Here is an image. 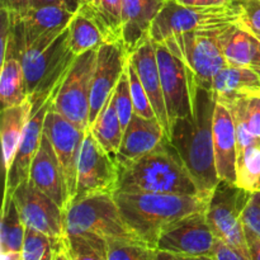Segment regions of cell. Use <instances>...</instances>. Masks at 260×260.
Masks as SVG:
<instances>
[{
	"label": "cell",
	"instance_id": "cell-30",
	"mask_svg": "<svg viewBox=\"0 0 260 260\" xmlns=\"http://www.w3.org/2000/svg\"><path fill=\"white\" fill-rule=\"evenodd\" d=\"M235 184L250 193L260 190V142L238 155Z\"/></svg>",
	"mask_w": 260,
	"mask_h": 260
},
{
	"label": "cell",
	"instance_id": "cell-18",
	"mask_svg": "<svg viewBox=\"0 0 260 260\" xmlns=\"http://www.w3.org/2000/svg\"><path fill=\"white\" fill-rule=\"evenodd\" d=\"M213 150L220 180L236 183L238 136L233 114L228 106L216 102L213 116Z\"/></svg>",
	"mask_w": 260,
	"mask_h": 260
},
{
	"label": "cell",
	"instance_id": "cell-43",
	"mask_svg": "<svg viewBox=\"0 0 260 260\" xmlns=\"http://www.w3.org/2000/svg\"><path fill=\"white\" fill-rule=\"evenodd\" d=\"M178 3L188 7H225V5H231L234 0H177Z\"/></svg>",
	"mask_w": 260,
	"mask_h": 260
},
{
	"label": "cell",
	"instance_id": "cell-25",
	"mask_svg": "<svg viewBox=\"0 0 260 260\" xmlns=\"http://www.w3.org/2000/svg\"><path fill=\"white\" fill-rule=\"evenodd\" d=\"M229 65L250 68L260 76V41L251 30L239 23L225 47Z\"/></svg>",
	"mask_w": 260,
	"mask_h": 260
},
{
	"label": "cell",
	"instance_id": "cell-24",
	"mask_svg": "<svg viewBox=\"0 0 260 260\" xmlns=\"http://www.w3.org/2000/svg\"><path fill=\"white\" fill-rule=\"evenodd\" d=\"M33 113V103L27 99L19 106L3 108L2 111V150L4 173L7 174L24 134L25 126Z\"/></svg>",
	"mask_w": 260,
	"mask_h": 260
},
{
	"label": "cell",
	"instance_id": "cell-49",
	"mask_svg": "<svg viewBox=\"0 0 260 260\" xmlns=\"http://www.w3.org/2000/svg\"><path fill=\"white\" fill-rule=\"evenodd\" d=\"M256 37H258V38H259V41H260V37H259V36H256Z\"/></svg>",
	"mask_w": 260,
	"mask_h": 260
},
{
	"label": "cell",
	"instance_id": "cell-34",
	"mask_svg": "<svg viewBox=\"0 0 260 260\" xmlns=\"http://www.w3.org/2000/svg\"><path fill=\"white\" fill-rule=\"evenodd\" d=\"M127 71H128L129 90H131L135 113L141 117H145V118H156V114H155L154 109H152L146 90H145L144 85H142L141 80H140L136 68L134 66L132 61L129 60V56L128 62H127Z\"/></svg>",
	"mask_w": 260,
	"mask_h": 260
},
{
	"label": "cell",
	"instance_id": "cell-44",
	"mask_svg": "<svg viewBox=\"0 0 260 260\" xmlns=\"http://www.w3.org/2000/svg\"><path fill=\"white\" fill-rule=\"evenodd\" d=\"M157 260H217L216 256L200 255V256H189V255H178V254L165 253V251L157 250Z\"/></svg>",
	"mask_w": 260,
	"mask_h": 260
},
{
	"label": "cell",
	"instance_id": "cell-47",
	"mask_svg": "<svg viewBox=\"0 0 260 260\" xmlns=\"http://www.w3.org/2000/svg\"><path fill=\"white\" fill-rule=\"evenodd\" d=\"M83 2H84V3H85V4H89V5H90V4H91V3H93V2H94V0H83Z\"/></svg>",
	"mask_w": 260,
	"mask_h": 260
},
{
	"label": "cell",
	"instance_id": "cell-46",
	"mask_svg": "<svg viewBox=\"0 0 260 260\" xmlns=\"http://www.w3.org/2000/svg\"><path fill=\"white\" fill-rule=\"evenodd\" d=\"M63 245H65V244H63ZM53 260H70V258H69V255H68V253H66V250H65V246H63V249H61V250L58 251L57 254H56L55 259H53Z\"/></svg>",
	"mask_w": 260,
	"mask_h": 260
},
{
	"label": "cell",
	"instance_id": "cell-13",
	"mask_svg": "<svg viewBox=\"0 0 260 260\" xmlns=\"http://www.w3.org/2000/svg\"><path fill=\"white\" fill-rule=\"evenodd\" d=\"M25 228L40 231L51 238L65 236V212L52 198L35 187L29 179L22 183L13 193Z\"/></svg>",
	"mask_w": 260,
	"mask_h": 260
},
{
	"label": "cell",
	"instance_id": "cell-31",
	"mask_svg": "<svg viewBox=\"0 0 260 260\" xmlns=\"http://www.w3.org/2000/svg\"><path fill=\"white\" fill-rule=\"evenodd\" d=\"M63 246V239L51 238L46 234L27 228L22 258L23 260H53Z\"/></svg>",
	"mask_w": 260,
	"mask_h": 260
},
{
	"label": "cell",
	"instance_id": "cell-41",
	"mask_svg": "<svg viewBox=\"0 0 260 260\" xmlns=\"http://www.w3.org/2000/svg\"><path fill=\"white\" fill-rule=\"evenodd\" d=\"M215 256L217 260H248L244 258L240 253L235 250L234 248L229 246L228 244L222 243L217 239V244H216V251Z\"/></svg>",
	"mask_w": 260,
	"mask_h": 260
},
{
	"label": "cell",
	"instance_id": "cell-35",
	"mask_svg": "<svg viewBox=\"0 0 260 260\" xmlns=\"http://www.w3.org/2000/svg\"><path fill=\"white\" fill-rule=\"evenodd\" d=\"M112 96H113V103L114 107H116L117 114H118L119 121H121V126L124 131L135 113L131 90H129V80L127 66L126 69H124L123 74H122L121 79H119L118 84H117L116 89H114L113 91V95Z\"/></svg>",
	"mask_w": 260,
	"mask_h": 260
},
{
	"label": "cell",
	"instance_id": "cell-45",
	"mask_svg": "<svg viewBox=\"0 0 260 260\" xmlns=\"http://www.w3.org/2000/svg\"><path fill=\"white\" fill-rule=\"evenodd\" d=\"M0 254H2V260H23L22 253H17V251H9V253Z\"/></svg>",
	"mask_w": 260,
	"mask_h": 260
},
{
	"label": "cell",
	"instance_id": "cell-28",
	"mask_svg": "<svg viewBox=\"0 0 260 260\" xmlns=\"http://www.w3.org/2000/svg\"><path fill=\"white\" fill-rule=\"evenodd\" d=\"M25 225L22 221L13 197L3 201L2 226H0V253H22L25 236Z\"/></svg>",
	"mask_w": 260,
	"mask_h": 260
},
{
	"label": "cell",
	"instance_id": "cell-23",
	"mask_svg": "<svg viewBox=\"0 0 260 260\" xmlns=\"http://www.w3.org/2000/svg\"><path fill=\"white\" fill-rule=\"evenodd\" d=\"M68 30L69 45L75 56L98 50L104 43L111 42L93 10L85 3L73 15Z\"/></svg>",
	"mask_w": 260,
	"mask_h": 260
},
{
	"label": "cell",
	"instance_id": "cell-19",
	"mask_svg": "<svg viewBox=\"0 0 260 260\" xmlns=\"http://www.w3.org/2000/svg\"><path fill=\"white\" fill-rule=\"evenodd\" d=\"M129 60L136 68L140 80H141L142 85L146 90L152 109L156 114L157 121L164 128L168 139H170V124L167 113V106H165L164 93H162L161 88V80H160L155 42H152L151 38H149L146 42L142 43L136 51H134L129 55Z\"/></svg>",
	"mask_w": 260,
	"mask_h": 260
},
{
	"label": "cell",
	"instance_id": "cell-33",
	"mask_svg": "<svg viewBox=\"0 0 260 260\" xmlns=\"http://www.w3.org/2000/svg\"><path fill=\"white\" fill-rule=\"evenodd\" d=\"M108 260H157V250L142 241L107 240Z\"/></svg>",
	"mask_w": 260,
	"mask_h": 260
},
{
	"label": "cell",
	"instance_id": "cell-14",
	"mask_svg": "<svg viewBox=\"0 0 260 260\" xmlns=\"http://www.w3.org/2000/svg\"><path fill=\"white\" fill-rule=\"evenodd\" d=\"M85 132L68 121L62 114L53 109V107L48 109L45 118L43 134L47 136L55 150L68 183L71 200L75 197L76 193L78 164Z\"/></svg>",
	"mask_w": 260,
	"mask_h": 260
},
{
	"label": "cell",
	"instance_id": "cell-1",
	"mask_svg": "<svg viewBox=\"0 0 260 260\" xmlns=\"http://www.w3.org/2000/svg\"><path fill=\"white\" fill-rule=\"evenodd\" d=\"M215 108L212 90L198 84L192 74V113L170 124L169 140L192 174L200 194L207 200L220 183L213 150Z\"/></svg>",
	"mask_w": 260,
	"mask_h": 260
},
{
	"label": "cell",
	"instance_id": "cell-11",
	"mask_svg": "<svg viewBox=\"0 0 260 260\" xmlns=\"http://www.w3.org/2000/svg\"><path fill=\"white\" fill-rule=\"evenodd\" d=\"M118 175L116 160L102 147L89 128L85 132L79 157L76 193L74 198L93 193H114Z\"/></svg>",
	"mask_w": 260,
	"mask_h": 260
},
{
	"label": "cell",
	"instance_id": "cell-6",
	"mask_svg": "<svg viewBox=\"0 0 260 260\" xmlns=\"http://www.w3.org/2000/svg\"><path fill=\"white\" fill-rule=\"evenodd\" d=\"M75 57L69 45L68 28L45 50L20 53L28 99L33 103V111L58 90Z\"/></svg>",
	"mask_w": 260,
	"mask_h": 260
},
{
	"label": "cell",
	"instance_id": "cell-40",
	"mask_svg": "<svg viewBox=\"0 0 260 260\" xmlns=\"http://www.w3.org/2000/svg\"><path fill=\"white\" fill-rule=\"evenodd\" d=\"M2 9L8 10L13 17H22L30 9V0H0Z\"/></svg>",
	"mask_w": 260,
	"mask_h": 260
},
{
	"label": "cell",
	"instance_id": "cell-8",
	"mask_svg": "<svg viewBox=\"0 0 260 260\" xmlns=\"http://www.w3.org/2000/svg\"><path fill=\"white\" fill-rule=\"evenodd\" d=\"M250 192L235 183L220 180L206 208V218L216 238L235 249L244 258L250 260L243 212L250 198Z\"/></svg>",
	"mask_w": 260,
	"mask_h": 260
},
{
	"label": "cell",
	"instance_id": "cell-15",
	"mask_svg": "<svg viewBox=\"0 0 260 260\" xmlns=\"http://www.w3.org/2000/svg\"><path fill=\"white\" fill-rule=\"evenodd\" d=\"M128 53L122 41L107 42L98 48L90 95L89 128L109 101L128 62Z\"/></svg>",
	"mask_w": 260,
	"mask_h": 260
},
{
	"label": "cell",
	"instance_id": "cell-26",
	"mask_svg": "<svg viewBox=\"0 0 260 260\" xmlns=\"http://www.w3.org/2000/svg\"><path fill=\"white\" fill-rule=\"evenodd\" d=\"M90 131L102 147L114 159L121 147L123 128L114 107L113 96L109 98L95 121L91 123Z\"/></svg>",
	"mask_w": 260,
	"mask_h": 260
},
{
	"label": "cell",
	"instance_id": "cell-5",
	"mask_svg": "<svg viewBox=\"0 0 260 260\" xmlns=\"http://www.w3.org/2000/svg\"><path fill=\"white\" fill-rule=\"evenodd\" d=\"M239 23L183 33L162 43L187 63L198 84L212 90L213 78L229 65L225 47Z\"/></svg>",
	"mask_w": 260,
	"mask_h": 260
},
{
	"label": "cell",
	"instance_id": "cell-21",
	"mask_svg": "<svg viewBox=\"0 0 260 260\" xmlns=\"http://www.w3.org/2000/svg\"><path fill=\"white\" fill-rule=\"evenodd\" d=\"M167 0H123L122 42L128 55L150 38L152 22Z\"/></svg>",
	"mask_w": 260,
	"mask_h": 260
},
{
	"label": "cell",
	"instance_id": "cell-37",
	"mask_svg": "<svg viewBox=\"0 0 260 260\" xmlns=\"http://www.w3.org/2000/svg\"><path fill=\"white\" fill-rule=\"evenodd\" d=\"M244 226L260 235V190L250 194L243 212Z\"/></svg>",
	"mask_w": 260,
	"mask_h": 260
},
{
	"label": "cell",
	"instance_id": "cell-3",
	"mask_svg": "<svg viewBox=\"0 0 260 260\" xmlns=\"http://www.w3.org/2000/svg\"><path fill=\"white\" fill-rule=\"evenodd\" d=\"M114 200L128 228L141 241L156 249L167 226L207 208L210 200L201 196L114 192Z\"/></svg>",
	"mask_w": 260,
	"mask_h": 260
},
{
	"label": "cell",
	"instance_id": "cell-38",
	"mask_svg": "<svg viewBox=\"0 0 260 260\" xmlns=\"http://www.w3.org/2000/svg\"><path fill=\"white\" fill-rule=\"evenodd\" d=\"M245 116L250 132L260 140V93L245 96Z\"/></svg>",
	"mask_w": 260,
	"mask_h": 260
},
{
	"label": "cell",
	"instance_id": "cell-17",
	"mask_svg": "<svg viewBox=\"0 0 260 260\" xmlns=\"http://www.w3.org/2000/svg\"><path fill=\"white\" fill-rule=\"evenodd\" d=\"M29 182L41 192L52 198L63 210L71 202L65 175L55 150L45 134L30 167Z\"/></svg>",
	"mask_w": 260,
	"mask_h": 260
},
{
	"label": "cell",
	"instance_id": "cell-7",
	"mask_svg": "<svg viewBox=\"0 0 260 260\" xmlns=\"http://www.w3.org/2000/svg\"><path fill=\"white\" fill-rule=\"evenodd\" d=\"M241 20V8L234 0L225 7H188L177 0H167L150 29V38L155 43L194 30L218 25L233 24Z\"/></svg>",
	"mask_w": 260,
	"mask_h": 260
},
{
	"label": "cell",
	"instance_id": "cell-42",
	"mask_svg": "<svg viewBox=\"0 0 260 260\" xmlns=\"http://www.w3.org/2000/svg\"><path fill=\"white\" fill-rule=\"evenodd\" d=\"M244 229H245V238L250 260H260V235L246 226H244Z\"/></svg>",
	"mask_w": 260,
	"mask_h": 260
},
{
	"label": "cell",
	"instance_id": "cell-12",
	"mask_svg": "<svg viewBox=\"0 0 260 260\" xmlns=\"http://www.w3.org/2000/svg\"><path fill=\"white\" fill-rule=\"evenodd\" d=\"M155 45L168 118L172 124L192 113V73L187 63L167 45Z\"/></svg>",
	"mask_w": 260,
	"mask_h": 260
},
{
	"label": "cell",
	"instance_id": "cell-20",
	"mask_svg": "<svg viewBox=\"0 0 260 260\" xmlns=\"http://www.w3.org/2000/svg\"><path fill=\"white\" fill-rule=\"evenodd\" d=\"M164 139H168L167 134L157 118H145L134 113L114 157L118 169L154 150Z\"/></svg>",
	"mask_w": 260,
	"mask_h": 260
},
{
	"label": "cell",
	"instance_id": "cell-27",
	"mask_svg": "<svg viewBox=\"0 0 260 260\" xmlns=\"http://www.w3.org/2000/svg\"><path fill=\"white\" fill-rule=\"evenodd\" d=\"M0 98L3 108L19 106L28 99L24 71L19 58L8 57L2 62Z\"/></svg>",
	"mask_w": 260,
	"mask_h": 260
},
{
	"label": "cell",
	"instance_id": "cell-48",
	"mask_svg": "<svg viewBox=\"0 0 260 260\" xmlns=\"http://www.w3.org/2000/svg\"><path fill=\"white\" fill-rule=\"evenodd\" d=\"M254 33V35H255V36H259V37H260V32H253Z\"/></svg>",
	"mask_w": 260,
	"mask_h": 260
},
{
	"label": "cell",
	"instance_id": "cell-4",
	"mask_svg": "<svg viewBox=\"0 0 260 260\" xmlns=\"http://www.w3.org/2000/svg\"><path fill=\"white\" fill-rule=\"evenodd\" d=\"M63 212L65 235H95L106 240L141 241L124 222L113 193H93L74 198Z\"/></svg>",
	"mask_w": 260,
	"mask_h": 260
},
{
	"label": "cell",
	"instance_id": "cell-22",
	"mask_svg": "<svg viewBox=\"0 0 260 260\" xmlns=\"http://www.w3.org/2000/svg\"><path fill=\"white\" fill-rule=\"evenodd\" d=\"M212 93L216 102L230 106L243 96L260 93V76L250 68L226 65L213 78Z\"/></svg>",
	"mask_w": 260,
	"mask_h": 260
},
{
	"label": "cell",
	"instance_id": "cell-9",
	"mask_svg": "<svg viewBox=\"0 0 260 260\" xmlns=\"http://www.w3.org/2000/svg\"><path fill=\"white\" fill-rule=\"evenodd\" d=\"M96 52L98 50H93L76 56L53 98V109L81 131L89 129L91 84Z\"/></svg>",
	"mask_w": 260,
	"mask_h": 260
},
{
	"label": "cell",
	"instance_id": "cell-39",
	"mask_svg": "<svg viewBox=\"0 0 260 260\" xmlns=\"http://www.w3.org/2000/svg\"><path fill=\"white\" fill-rule=\"evenodd\" d=\"M84 4L83 0H30V8H41V7H62L70 12L76 13Z\"/></svg>",
	"mask_w": 260,
	"mask_h": 260
},
{
	"label": "cell",
	"instance_id": "cell-36",
	"mask_svg": "<svg viewBox=\"0 0 260 260\" xmlns=\"http://www.w3.org/2000/svg\"><path fill=\"white\" fill-rule=\"evenodd\" d=\"M241 8L240 23L251 32H260V0H235Z\"/></svg>",
	"mask_w": 260,
	"mask_h": 260
},
{
	"label": "cell",
	"instance_id": "cell-2",
	"mask_svg": "<svg viewBox=\"0 0 260 260\" xmlns=\"http://www.w3.org/2000/svg\"><path fill=\"white\" fill-rule=\"evenodd\" d=\"M118 170L116 192L201 196L192 174L169 139Z\"/></svg>",
	"mask_w": 260,
	"mask_h": 260
},
{
	"label": "cell",
	"instance_id": "cell-16",
	"mask_svg": "<svg viewBox=\"0 0 260 260\" xmlns=\"http://www.w3.org/2000/svg\"><path fill=\"white\" fill-rule=\"evenodd\" d=\"M55 94H52L42 106L33 111L32 116H30L27 126H25L24 134L20 140L12 165L5 174L4 201L10 200L14 190L22 183L29 179L30 167H32L33 159H35L36 154L41 146V141H42L46 114H47L48 109L52 107Z\"/></svg>",
	"mask_w": 260,
	"mask_h": 260
},
{
	"label": "cell",
	"instance_id": "cell-29",
	"mask_svg": "<svg viewBox=\"0 0 260 260\" xmlns=\"http://www.w3.org/2000/svg\"><path fill=\"white\" fill-rule=\"evenodd\" d=\"M65 250L70 260H108V243L95 235H65Z\"/></svg>",
	"mask_w": 260,
	"mask_h": 260
},
{
	"label": "cell",
	"instance_id": "cell-32",
	"mask_svg": "<svg viewBox=\"0 0 260 260\" xmlns=\"http://www.w3.org/2000/svg\"><path fill=\"white\" fill-rule=\"evenodd\" d=\"M122 5L123 0H94L89 5L111 42L122 41Z\"/></svg>",
	"mask_w": 260,
	"mask_h": 260
},
{
	"label": "cell",
	"instance_id": "cell-10",
	"mask_svg": "<svg viewBox=\"0 0 260 260\" xmlns=\"http://www.w3.org/2000/svg\"><path fill=\"white\" fill-rule=\"evenodd\" d=\"M217 238L206 218V211L194 212L170 223L160 234L156 250L178 255L215 256Z\"/></svg>",
	"mask_w": 260,
	"mask_h": 260
}]
</instances>
